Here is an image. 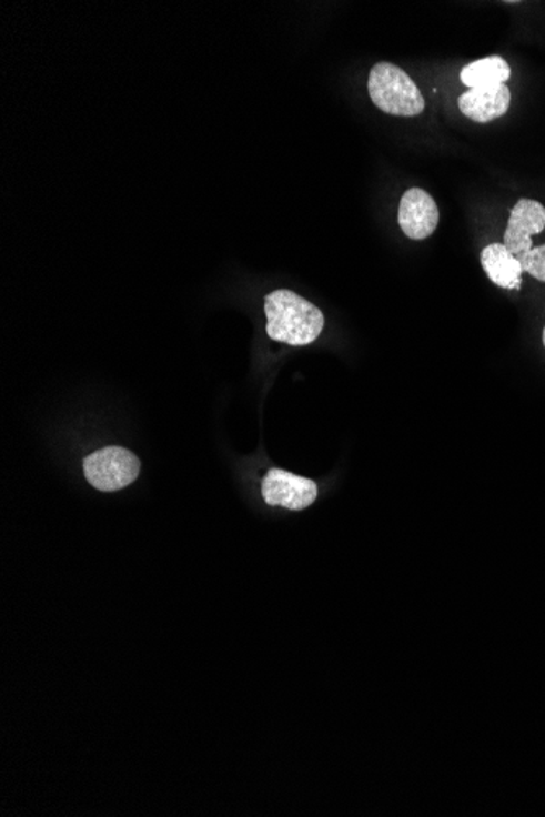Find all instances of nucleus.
<instances>
[{
    "label": "nucleus",
    "mask_w": 545,
    "mask_h": 817,
    "mask_svg": "<svg viewBox=\"0 0 545 817\" xmlns=\"http://www.w3.org/2000/svg\"><path fill=\"white\" fill-rule=\"evenodd\" d=\"M266 335L290 346L314 343L324 332V314L296 292L277 290L265 297Z\"/></svg>",
    "instance_id": "f257e3e1"
},
{
    "label": "nucleus",
    "mask_w": 545,
    "mask_h": 817,
    "mask_svg": "<svg viewBox=\"0 0 545 817\" xmlns=\"http://www.w3.org/2000/svg\"><path fill=\"white\" fill-rule=\"evenodd\" d=\"M367 92L374 105L394 117H418L426 107L418 85L404 69L391 62H380L371 69Z\"/></svg>",
    "instance_id": "f03ea898"
},
{
    "label": "nucleus",
    "mask_w": 545,
    "mask_h": 817,
    "mask_svg": "<svg viewBox=\"0 0 545 817\" xmlns=\"http://www.w3.org/2000/svg\"><path fill=\"white\" fill-rule=\"evenodd\" d=\"M83 472L93 488L100 492H118L138 478L141 462L128 448L111 446L90 454L83 461Z\"/></svg>",
    "instance_id": "7ed1b4c3"
},
{
    "label": "nucleus",
    "mask_w": 545,
    "mask_h": 817,
    "mask_svg": "<svg viewBox=\"0 0 545 817\" xmlns=\"http://www.w3.org/2000/svg\"><path fill=\"white\" fill-rule=\"evenodd\" d=\"M262 495L270 506L302 511L317 498V485L304 476L273 468L262 482Z\"/></svg>",
    "instance_id": "20e7f679"
},
{
    "label": "nucleus",
    "mask_w": 545,
    "mask_h": 817,
    "mask_svg": "<svg viewBox=\"0 0 545 817\" xmlns=\"http://www.w3.org/2000/svg\"><path fill=\"white\" fill-rule=\"evenodd\" d=\"M440 224V210L432 194L422 188H410L398 206V225L412 240L428 239Z\"/></svg>",
    "instance_id": "39448f33"
},
{
    "label": "nucleus",
    "mask_w": 545,
    "mask_h": 817,
    "mask_svg": "<svg viewBox=\"0 0 545 817\" xmlns=\"http://www.w3.org/2000/svg\"><path fill=\"white\" fill-rule=\"evenodd\" d=\"M545 229V208L539 201L519 200L509 214L505 232V246L516 256L523 259L533 249L534 235Z\"/></svg>",
    "instance_id": "423d86ee"
},
{
    "label": "nucleus",
    "mask_w": 545,
    "mask_h": 817,
    "mask_svg": "<svg viewBox=\"0 0 545 817\" xmlns=\"http://www.w3.org/2000/svg\"><path fill=\"white\" fill-rule=\"evenodd\" d=\"M512 105V92L506 83L475 87L460 97V110L475 123H491L498 120Z\"/></svg>",
    "instance_id": "0eeeda50"
},
{
    "label": "nucleus",
    "mask_w": 545,
    "mask_h": 817,
    "mask_svg": "<svg viewBox=\"0 0 545 817\" xmlns=\"http://www.w3.org/2000/svg\"><path fill=\"white\" fill-rule=\"evenodd\" d=\"M482 266L488 280L498 288L519 291L523 286V266L505 243H491L485 246L481 256Z\"/></svg>",
    "instance_id": "6e6552de"
},
{
    "label": "nucleus",
    "mask_w": 545,
    "mask_h": 817,
    "mask_svg": "<svg viewBox=\"0 0 545 817\" xmlns=\"http://www.w3.org/2000/svg\"><path fill=\"white\" fill-rule=\"evenodd\" d=\"M509 78H512V69H509L508 62L499 56L478 59V61L465 65L461 71V82L468 89L505 83Z\"/></svg>",
    "instance_id": "1a4fd4ad"
},
{
    "label": "nucleus",
    "mask_w": 545,
    "mask_h": 817,
    "mask_svg": "<svg viewBox=\"0 0 545 817\" xmlns=\"http://www.w3.org/2000/svg\"><path fill=\"white\" fill-rule=\"evenodd\" d=\"M519 262L523 271L529 273L534 280L545 283V245L533 246Z\"/></svg>",
    "instance_id": "9d476101"
},
{
    "label": "nucleus",
    "mask_w": 545,
    "mask_h": 817,
    "mask_svg": "<svg viewBox=\"0 0 545 817\" xmlns=\"http://www.w3.org/2000/svg\"><path fill=\"white\" fill-rule=\"evenodd\" d=\"M543 340H544V344H545V329H544V333H543Z\"/></svg>",
    "instance_id": "9b49d317"
}]
</instances>
